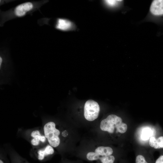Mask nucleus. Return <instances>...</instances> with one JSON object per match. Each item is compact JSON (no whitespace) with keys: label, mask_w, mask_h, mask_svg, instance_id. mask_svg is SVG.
Returning <instances> with one entry per match:
<instances>
[{"label":"nucleus","mask_w":163,"mask_h":163,"mask_svg":"<svg viewBox=\"0 0 163 163\" xmlns=\"http://www.w3.org/2000/svg\"><path fill=\"white\" fill-rule=\"evenodd\" d=\"M78 129L71 122L61 123L51 121L43 126V133L48 143L56 149L62 157L73 155L82 136Z\"/></svg>","instance_id":"obj_1"},{"label":"nucleus","mask_w":163,"mask_h":163,"mask_svg":"<svg viewBox=\"0 0 163 163\" xmlns=\"http://www.w3.org/2000/svg\"><path fill=\"white\" fill-rule=\"evenodd\" d=\"M73 155L91 163H117L113 149L93 135H83Z\"/></svg>","instance_id":"obj_2"},{"label":"nucleus","mask_w":163,"mask_h":163,"mask_svg":"<svg viewBox=\"0 0 163 163\" xmlns=\"http://www.w3.org/2000/svg\"><path fill=\"white\" fill-rule=\"evenodd\" d=\"M127 129V124L123 122L120 117L111 114L98 121L89 132L92 135L98 139H101L106 134L113 139L118 137L119 134L125 133Z\"/></svg>","instance_id":"obj_3"},{"label":"nucleus","mask_w":163,"mask_h":163,"mask_svg":"<svg viewBox=\"0 0 163 163\" xmlns=\"http://www.w3.org/2000/svg\"><path fill=\"white\" fill-rule=\"evenodd\" d=\"M100 111V106L96 101L89 100L86 102L83 110L84 128L90 130L96 125Z\"/></svg>","instance_id":"obj_4"},{"label":"nucleus","mask_w":163,"mask_h":163,"mask_svg":"<svg viewBox=\"0 0 163 163\" xmlns=\"http://www.w3.org/2000/svg\"><path fill=\"white\" fill-rule=\"evenodd\" d=\"M55 153L54 148L48 143L44 147L37 150L33 157L40 161L43 162L50 159Z\"/></svg>","instance_id":"obj_5"},{"label":"nucleus","mask_w":163,"mask_h":163,"mask_svg":"<svg viewBox=\"0 0 163 163\" xmlns=\"http://www.w3.org/2000/svg\"><path fill=\"white\" fill-rule=\"evenodd\" d=\"M56 28L62 31H68L75 30L76 27L71 21L65 18H59L57 21Z\"/></svg>","instance_id":"obj_6"},{"label":"nucleus","mask_w":163,"mask_h":163,"mask_svg":"<svg viewBox=\"0 0 163 163\" xmlns=\"http://www.w3.org/2000/svg\"><path fill=\"white\" fill-rule=\"evenodd\" d=\"M30 143L34 146H37L41 143H45L47 140L44 134H42L38 130L33 131L30 134Z\"/></svg>","instance_id":"obj_7"},{"label":"nucleus","mask_w":163,"mask_h":163,"mask_svg":"<svg viewBox=\"0 0 163 163\" xmlns=\"http://www.w3.org/2000/svg\"><path fill=\"white\" fill-rule=\"evenodd\" d=\"M33 7L32 3L30 2H24L16 6L14 9V13L17 17H22L31 11Z\"/></svg>","instance_id":"obj_8"},{"label":"nucleus","mask_w":163,"mask_h":163,"mask_svg":"<svg viewBox=\"0 0 163 163\" xmlns=\"http://www.w3.org/2000/svg\"><path fill=\"white\" fill-rule=\"evenodd\" d=\"M150 11L155 15H163V0H154L151 4Z\"/></svg>","instance_id":"obj_9"},{"label":"nucleus","mask_w":163,"mask_h":163,"mask_svg":"<svg viewBox=\"0 0 163 163\" xmlns=\"http://www.w3.org/2000/svg\"><path fill=\"white\" fill-rule=\"evenodd\" d=\"M150 145L155 149L163 148V136L159 137L157 139L154 137H151L149 141Z\"/></svg>","instance_id":"obj_10"},{"label":"nucleus","mask_w":163,"mask_h":163,"mask_svg":"<svg viewBox=\"0 0 163 163\" xmlns=\"http://www.w3.org/2000/svg\"><path fill=\"white\" fill-rule=\"evenodd\" d=\"M10 157L11 163H30L25 159L16 154H11Z\"/></svg>","instance_id":"obj_11"},{"label":"nucleus","mask_w":163,"mask_h":163,"mask_svg":"<svg viewBox=\"0 0 163 163\" xmlns=\"http://www.w3.org/2000/svg\"><path fill=\"white\" fill-rule=\"evenodd\" d=\"M59 163H83V162L82 160L79 159L77 160H71L65 157H62Z\"/></svg>","instance_id":"obj_12"},{"label":"nucleus","mask_w":163,"mask_h":163,"mask_svg":"<svg viewBox=\"0 0 163 163\" xmlns=\"http://www.w3.org/2000/svg\"><path fill=\"white\" fill-rule=\"evenodd\" d=\"M120 0H105L104 2L107 6L113 7L116 6L120 1Z\"/></svg>","instance_id":"obj_13"},{"label":"nucleus","mask_w":163,"mask_h":163,"mask_svg":"<svg viewBox=\"0 0 163 163\" xmlns=\"http://www.w3.org/2000/svg\"><path fill=\"white\" fill-rule=\"evenodd\" d=\"M0 163H9L8 160L5 156L3 155L0 156Z\"/></svg>","instance_id":"obj_14"},{"label":"nucleus","mask_w":163,"mask_h":163,"mask_svg":"<svg viewBox=\"0 0 163 163\" xmlns=\"http://www.w3.org/2000/svg\"><path fill=\"white\" fill-rule=\"evenodd\" d=\"M155 163H163V155L160 156L156 160Z\"/></svg>","instance_id":"obj_15"},{"label":"nucleus","mask_w":163,"mask_h":163,"mask_svg":"<svg viewBox=\"0 0 163 163\" xmlns=\"http://www.w3.org/2000/svg\"><path fill=\"white\" fill-rule=\"evenodd\" d=\"M2 58L1 57H0V66L1 65V63L2 62Z\"/></svg>","instance_id":"obj_16"}]
</instances>
